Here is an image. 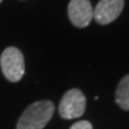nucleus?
Wrapping results in <instances>:
<instances>
[{"mask_svg":"<svg viewBox=\"0 0 129 129\" xmlns=\"http://www.w3.org/2000/svg\"><path fill=\"white\" fill-rule=\"evenodd\" d=\"M124 7V0H101L93 10V18L98 24L106 25L118 18Z\"/></svg>","mask_w":129,"mask_h":129,"instance_id":"obj_5","label":"nucleus"},{"mask_svg":"<svg viewBox=\"0 0 129 129\" xmlns=\"http://www.w3.org/2000/svg\"><path fill=\"white\" fill-rule=\"evenodd\" d=\"M67 12L71 23L77 28H86L93 19V7L90 0H71Z\"/></svg>","mask_w":129,"mask_h":129,"instance_id":"obj_4","label":"nucleus"},{"mask_svg":"<svg viewBox=\"0 0 129 129\" xmlns=\"http://www.w3.org/2000/svg\"><path fill=\"white\" fill-rule=\"evenodd\" d=\"M55 106L50 101L35 102L24 110L16 129H43L54 115Z\"/></svg>","mask_w":129,"mask_h":129,"instance_id":"obj_1","label":"nucleus"},{"mask_svg":"<svg viewBox=\"0 0 129 129\" xmlns=\"http://www.w3.org/2000/svg\"><path fill=\"white\" fill-rule=\"evenodd\" d=\"M0 68L9 81H19L25 73V61L22 51L16 47H7L0 56Z\"/></svg>","mask_w":129,"mask_h":129,"instance_id":"obj_2","label":"nucleus"},{"mask_svg":"<svg viewBox=\"0 0 129 129\" xmlns=\"http://www.w3.org/2000/svg\"><path fill=\"white\" fill-rule=\"evenodd\" d=\"M115 99L121 109L129 110V74H127L120 81L116 90Z\"/></svg>","mask_w":129,"mask_h":129,"instance_id":"obj_6","label":"nucleus"},{"mask_svg":"<svg viewBox=\"0 0 129 129\" xmlns=\"http://www.w3.org/2000/svg\"><path fill=\"white\" fill-rule=\"evenodd\" d=\"M1 1H3V0H0V3H1Z\"/></svg>","mask_w":129,"mask_h":129,"instance_id":"obj_8","label":"nucleus"},{"mask_svg":"<svg viewBox=\"0 0 129 129\" xmlns=\"http://www.w3.org/2000/svg\"><path fill=\"white\" fill-rule=\"evenodd\" d=\"M69 129H93V127L88 121H79L74 123Z\"/></svg>","mask_w":129,"mask_h":129,"instance_id":"obj_7","label":"nucleus"},{"mask_svg":"<svg viewBox=\"0 0 129 129\" xmlns=\"http://www.w3.org/2000/svg\"><path fill=\"white\" fill-rule=\"evenodd\" d=\"M86 97L79 88H72L63 94L59 105V114L64 120H73L84 115Z\"/></svg>","mask_w":129,"mask_h":129,"instance_id":"obj_3","label":"nucleus"}]
</instances>
